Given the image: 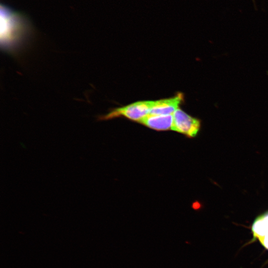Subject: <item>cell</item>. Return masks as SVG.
Returning <instances> with one entry per match:
<instances>
[{"instance_id": "obj_4", "label": "cell", "mask_w": 268, "mask_h": 268, "mask_svg": "<svg viewBox=\"0 0 268 268\" xmlns=\"http://www.w3.org/2000/svg\"><path fill=\"white\" fill-rule=\"evenodd\" d=\"M183 98V94L179 93L171 98L154 101L149 114L171 115L178 109Z\"/></svg>"}, {"instance_id": "obj_1", "label": "cell", "mask_w": 268, "mask_h": 268, "mask_svg": "<svg viewBox=\"0 0 268 268\" xmlns=\"http://www.w3.org/2000/svg\"><path fill=\"white\" fill-rule=\"evenodd\" d=\"M31 30L30 22L24 14L1 5L0 44L4 51H15L29 37Z\"/></svg>"}, {"instance_id": "obj_5", "label": "cell", "mask_w": 268, "mask_h": 268, "mask_svg": "<svg viewBox=\"0 0 268 268\" xmlns=\"http://www.w3.org/2000/svg\"><path fill=\"white\" fill-rule=\"evenodd\" d=\"M251 229L254 238L268 250V211L255 219Z\"/></svg>"}, {"instance_id": "obj_3", "label": "cell", "mask_w": 268, "mask_h": 268, "mask_svg": "<svg viewBox=\"0 0 268 268\" xmlns=\"http://www.w3.org/2000/svg\"><path fill=\"white\" fill-rule=\"evenodd\" d=\"M201 125L199 119L190 116L180 108L173 114L171 130L188 137H195L199 132Z\"/></svg>"}, {"instance_id": "obj_2", "label": "cell", "mask_w": 268, "mask_h": 268, "mask_svg": "<svg viewBox=\"0 0 268 268\" xmlns=\"http://www.w3.org/2000/svg\"><path fill=\"white\" fill-rule=\"evenodd\" d=\"M154 101H140L114 109L108 114L100 116V120H108L120 116L138 122L149 114Z\"/></svg>"}, {"instance_id": "obj_6", "label": "cell", "mask_w": 268, "mask_h": 268, "mask_svg": "<svg viewBox=\"0 0 268 268\" xmlns=\"http://www.w3.org/2000/svg\"><path fill=\"white\" fill-rule=\"evenodd\" d=\"M139 122L154 130L158 131L168 130L172 128L173 114H148Z\"/></svg>"}]
</instances>
